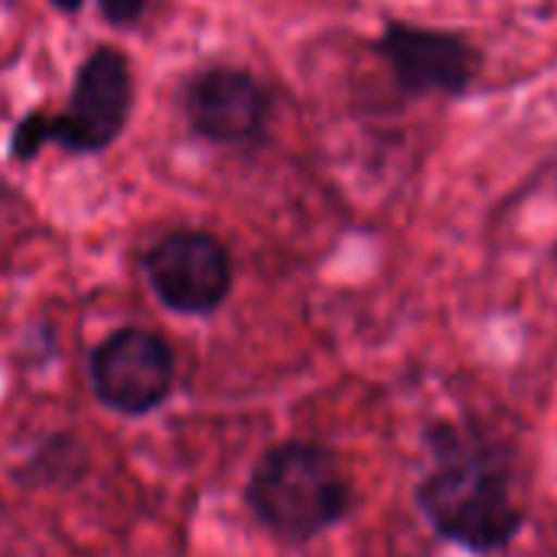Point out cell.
<instances>
[{
    "instance_id": "4",
    "label": "cell",
    "mask_w": 557,
    "mask_h": 557,
    "mask_svg": "<svg viewBox=\"0 0 557 557\" xmlns=\"http://www.w3.org/2000/svg\"><path fill=\"white\" fill-rule=\"evenodd\" d=\"M147 281L166 310L209 317L232 290V255L212 232H170L147 251Z\"/></svg>"
},
{
    "instance_id": "5",
    "label": "cell",
    "mask_w": 557,
    "mask_h": 557,
    "mask_svg": "<svg viewBox=\"0 0 557 557\" xmlns=\"http://www.w3.org/2000/svg\"><path fill=\"white\" fill-rule=\"evenodd\" d=\"M173 349L163 336L124 326L91 352V388L117 414L140 418L157 411L173 388Z\"/></svg>"
},
{
    "instance_id": "7",
    "label": "cell",
    "mask_w": 557,
    "mask_h": 557,
    "mask_svg": "<svg viewBox=\"0 0 557 557\" xmlns=\"http://www.w3.org/2000/svg\"><path fill=\"white\" fill-rule=\"evenodd\" d=\"M183 114L209 144H248L264 131L271 98L251 72L212 65L189 78L183 91Z\"/></svg>"
},
{
    "instance_id": "6",
    "label": "cell",
    "mask_w": 557,
    "mask_h": 557,
    "mask_svg": "<svg viewBox=\"0 0 557 557\" xmlns=\"http://www.w3.org/2000/svg\"><path fill=\"white\" fill-rule=\"evenodd\" d=\"M375 52L408 95H463L483 65L480 49L467 36L408 20H388Z\"/></svg>"
},
{
    "instance_id": "8",
    "label": "cell",
    "mask_w": 557,
    "mask_h": 557,
    "mask_svg": "<svg viewBox=\"0 0 557 557\" xmlns=\"http://www.w3.org/2000/svg\"><path fill=\"white\" fill-rule=\"evenodd\" d=\"M147 10V0H98V13L111 26H134Z\"/></svg>"
},
{
    "instance_id": "3",
    "label": "cell",
    "mask_w": 557,
    "mask_h": 557,
    "mask_svg": "<svg viewBox=\"0 0 557 557\" xmlns=\"http://www.w3.org/2000/svg\"><path fill=\"white\" fill-rule=\"evenodd\" d=\"M131 104L134 78L124 52L114 46H95L75 72L65 111H29L13 124L10 157L29 163L49 144L78 157L108 150L124 134Z\"/></svg>"
},
{
    "instance_id": "10",
    "label": "cell",
    "mask_w": 557,
    "mask_h": 557,
    "mask_svg": "<svg viewBox=\"0 0 557 557\" xmlns=\"http://www.w3.org/2000/svg\"><path fill=\"white\" fill-rule=\"evenodd\" d=\"M555 258H557V245H555Z\"/></svg>"
},
{
    "instance_id": "9",
    "label": "cell",
    "mask_w": 557,
    "mask_h": 557,
    "mask_svg": "<svg viewBox=\"0 0 557 557\" xmlns=\"http://www.w3.org/2000/svg\"><path fill=\"white\" fill-rule=\"evenodd\" d=\"M59 13H78L85 7V0H49Z\"/></svg>"
},
{
    "instance_id": "1",
    "label": "cell",
    "mask_w": 557,
    "mask_h": 557,
    "mask_svg": "<svg viewBox=\"0 0 557 557\" xmlns=\"http://www.w3.org/2000/svg\"><path fill=\"white\" fill-rule=\"evenodd\" d=\"M428 444L431 470L418 486L428 522L467 552L493 555L506 548L525 522L509 454L467 428H437Z\"/></svg>"
},
{
    "instance_id": "2",
    "label": "cell",
    "mask_w": 557,
    "mask_h": 557,
    "mask_svg": "<svg viewBox=\"0 0 557 557\" xmlns=\"http://www.w3.org/2000/svg\"><path fill=\"white\" fill-rule=\"evenodd\" d=\"M349 480L333 450L307 441L271 447L251 470L248 506L284 542H310L349 512Z\"/></svg>"
}]
</instances>
